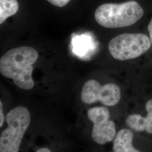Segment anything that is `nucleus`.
<instances>
[{"label":"nucleus","instance_id":"nucleus-1","mask_svg":"<svg viewBox=\"0 0 152 152\" xmlns=\"http://www.w3.org/2000/svg\"><path fill=\"white\" fill-rule=\"evenodd\" d=\"M38 58L37 51L32 47L22 46L11 49L0 59L1 74L12 79L19 88L29 90L34 86L33 65Z\"/></svg>","mask_w":152,"mask_h":152},{"label":"nucleus","instance_id":"nucleus-2","mask_svg":"<svg viewBox=\"0 0 152 152\" xmlns=\"http://www.w3.org/2000/svg\"><path fill=\"white\" fill-rule=\"evenodd\" d=\"M144 14L141 6L135 1L121 4H104L96 9L95 19L107 28L129 27L139 20Z\"/></svg>","mask_w":152,"mask_h":152},{"label":"nucleus","instance_id":"nucleus-3","mask_svg":"<svg viewBox=\"0 0 152 152\" xmlns=\"http://www.w3.org/2000/svg\"><path fill=\"white\" fill-rule=\"evenodd\" d=\"M6 121L8 126L1 134L0 152H19L23 136L30 125V113L24 107H17L8 112Z\"/></svg>","mask_w":152,"mask_h":152},{"label":"nucleus","instance_id":"nucleus-4","mask_svg":"<svg viewBox=\"0 0 152 152\" xmlns=\"http://www.w3.org/2000/svg\"><path fill=\"white\" fill-rule=\"evenodd\" d=\"M151 46L149 38L142 33H124L112 38L109 51L116 60L135 59L146 53Z\"/></svg>","mask_w":152,"mask_h":152},{"label":"nucleus","instance_id":"nucleus-5","mask_svg":"<svg viewBox=\"0 0 152 152\" xmlns=\"http://www.w3.org/2000/svg\"><path fill=\"white\" fill-rule=\"evenodd\" d=\"M120 87L114 83L101 85L99 82L91 80L86 82L82 89V101L91 104L97 102L105 106H114L121 99Z\"/></svg>","mask_w":152,"mask_h":152},{"label":"nucleus","instance_id":"nucleus-6","mask_svg":"<svg viewBox=\"0 0 152 152\" xmlns=\"http://www.w3.org/2000/svg\"><path fill=\"white\" fill-rule=\"evenodd\" d=\"M87 117L94 125L91 133L94 141L99 145H104L114 139L115 125L114 122L109 120L108 109L104 107L90 109L87 112Z\"/></svg>","mask_w":152,"mask_h":152},{"label":"nucleus","instance_id":"nucleus-7","mask_svg":"<svg viewBox=\"0 0 152 152\" xmlns=\"http://www.w3.org/2000/svg\"><path fill=\"white\" fill-rule=\"evenodd\" d=\"M134 134L131 131L124 129L120 130L113 142V151L115 152H139L132 145Z\"/></svg>","mask_w":152,"mask_h":152},{"label":"nucleus","instance_id":"nucleus-8","mask_svg":"<svg viewBox=\"0 0 152 152\" xmlns=\"http://www.w3.org/2000/svg\"><path fill=\"white\" fill-rule=\"evenodd\" d=\"M19 7L17 0H0V24H2L7 18L15 15Z\"/></svg>","mask_w":152,"mask_h":152},{"label":"nucleus","instance_id":"nucleus-9","mask_svg":"<svg viewBox=\"0 0 152 152\" xmlns=\"http://www.w3.org/2000/svg\"><path fill=\"white\" fill-rule=\"evenodd\" d=\"M127 126L132 130L137 132L145 131L143 117L140 114H134L130 115L126 119Z\"/></svg>","mask_w":152,"mask_h":152},{"label":"nucleus","instance_id":"nucleus-10","mask_svg":"<svg viewBox=\"0 0 152 152\" xmlns=\"http://www.w3.org/2000/svg\"><path fill=\"white\" fill-rule=\"evenodd\" d=\"M145 108L147 110L146 117H143L145 131L149 134H152V99L147 102Z\"/></svg>","mask_w":152,"mask_h":152},{"label":"nucleus","instance_id":"nucleus-11","mask_svg":"<svg viewBox=\"0 0 152 152\" xmlns=\"http://www.w3.org/2000/svg\"><path fill=\"white\" fill-rule=\"evenodd\" d=\"M50 4L59 7H63L66 5L71 0H47Z\"/></svg>","mask_w":152,"mask_h":152},{"label":"nucleus","instance_id":"nucleus-12","mask_svg":"<svg viewBox=\"0 0 152 152\" xmlns=\"http://www.w3.org/2000/svg\"><path fill=\"white\" fill-rule=\"evenodd\" d=\"M4 115L3 113V109H2V102H0V127H2L3 124L4 122Z\"/></svg>","mask_w":152,"mask_h":152},{"label":"nucleus","instance_id":"nucleus-13","mask_svg":"<svg viewBox=\"0 0 152 152\" xmlns=\"http://www.w3.org/2000/svg\"><path fill=\"white\" fill-rule=\"evenodd\" d=\"M148 29V32L149 33V39H150L151 44H152V18L149 22Z\"/></svg>","mask_w":152,"mask_h":152},{"label":"nucleus","instance_id":"nucleus-14","mask_svg":"<svg viewBox=\"0 0 152 152\" xmlns=\"http://www.w3.org/2000/svg\"><path fill=\"white\" fill-rule=\"evenodd\" d=\"M37 152H50L51 151L49 150V149L48 148H41V149H39L37 151Z\"/></svg>","mask_w":152,"mask_h":152}]
</instances>
